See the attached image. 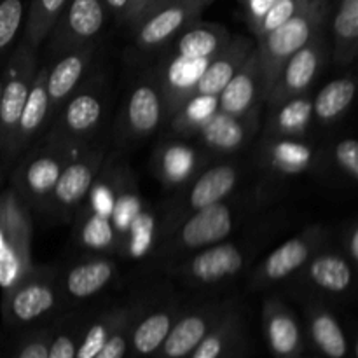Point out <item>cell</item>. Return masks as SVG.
<instances>
[{"label": "cell", "instance_id": "1", "mask_svg": "<svg viewBox=\"0 0 358 358\" xmlns=\"http://www.w3.org/2000/svg\"><path fill=\"white\" fill-rule=\"evenodd\" d=\"M252 206L254 203L250 201H229L227 198L184 217L166 233L159 234V243L156 247L157 257L175 262L185 255L226 241L243 222Z\"/></svg>", "mask_w": 358, "mask_h": 358}, {"label": "cell", "instance_id": "2", "mask_svg": "<svg viewBox=\"0 0 358 358\" xmlns=\"http://www.w3.org/2000/svg\"><path fill=\"white\" fill-rule=\"evenodd\" d=\"M34 219L20 192L7 185L0 191V290L3 297L34 271Z\"/></svg>", "mask_w": 358, "mask_h": 358}, {"label": "cell", "instance_id": "3", "mask_svg": "<svg viewBox=\"0 0 358 358\" xmlns=\"http://www.w3.org/2000/svg\"><path fill=\"white\" fill-rule=\"evenodd\" d=\"M329 16H331L329 0H315L299 14L255 41V55H257L262 79V98H266L283 63L294 52L324 35Z\"/></svg>", "mask_w": 358, "mask_h": 358}, {"label": "cell", "instance_id": "4", "mask_svg": "<svg viewBox=\"0 0 358 358\" xmlns=\"http://www.w3.org/2000/svg\"><path fill=\"white\" fill-rule=\"evenodd\" d=\"M105 93L100 86H86L66 98L52 115L45 143L76 156L90 145L91 136L103 121ZM49 122V124H51Z\"/></svg>", "mask_w": 358, "mask_h": 358}, {"label": "cell", "instance_id": "5", "mask_svg": "<svg viewBox=\"0 0 358 358\" xmlns=\"http://www.w3.org/2000/svg\"><path fill=\"white\" fill-rule=\"evenodd\" d=\"M37 51L20 42L9 55L2 72L0 91V171L10 164L14 135L30 93L31 80L37 73Z\"/></svg>", "mask_w": 358, "mask_h": 358}, {"label": "cell", "instance_id": "6", "mask_svg": "<svg viewBox=\"0 0 358 358\" xmlns=\"http://www.w3.org/2000/svg\"><path fill=\"white\" fill-rule=\"evenodd\" d=\"M255 248L240 241H220L171 262L170 273L192 285H219L240 276Z\"/></svg>", "mask_w": 358, "mask_h": 358}, {"label": "cell", "instance_id": "7", "mask_svg": "<svg viewBox=\"0 0 358 358\" xmlns=\"http://www.w3.org/2000/svg\"><path fill=\"white\" fill-rule=\"evenodd\" d=\"M240 180L241 166L234 161H220L203 168L184 189H180L175 203L168 208V217L161 224L159 234L166 233L184 217L233 196Z\"/></svg>", "mask_w": 358, "mask_h": 358}, {"label": "cell", "instance_id": "8", "mask_svg": "<svg viewBox=\"0 0 358 358\" xmlns=\"http://www.w3.org/2000/svg\"><path fill=\"white\" fill-rule=\"evenodd\" d=\"M105 157L107 152L103 147L87 145L86 149L77 152L63 168L45 210L62 220L76 219L87 199L98 173L103 168Z\"/></svg>", "mask_w": 358, "mask_h": 358}, {"label": "cell", "instance_id": "9", "mask_svg": "<svg viewBox=\"0 0 358 358\" xmlns=\"http://www.w3.org/2000/svg\"><path fill=\"white\" fill-rule=\"evenodd\" d=\"M327 229L322 226H310L297 233L290 240L269 252L257 266L250 276V285L254 289L282 283L303 271L311 257L327 243Z\"/></svg>", "mask_w": 358, "mask_h": 358}, {"label": "cell", "instance_id": "10", "mask_svg": "<svg viewBox=\"0 0 358 358\" xmlns=\"http://www.w3.org/2000/svg\"><path fill=\"white\" fill-rule=\"evenodd\" d=\"M72 157V154L65 152L59 147L44 142V145L28 154L17 164L10 185L20 192L21 198L30 205L31 210L48 208L52 189L63 168Z\"/></svg>", "mask_w": 358, "mask_h": 358}, {"label": "cell", "instance_id": "11", "mask_svg": "<svg viewBox=\"0 0 358 358\" xmlns=\"http://www.w3.org/2000/svg\"><path fill=\"white\" fill-rule=\"evenodd\" d=\"M208 6L205 0H171L152 7L131 24L135 44L143 51L164 48L185 27L199 20Z\"/></svg>", "mask_w": 358, "mask_h": 358}, {"label": "cell", "instance_id": "12", "mask_svg": "<svg viewBox=\"0 0 358 358\" xmlns=\"http://www.w3.org/2000/svg\"><path fill=\"white\" fill-rule=\"evenodd\" d=\"M107 14L103 0H69L48 37L52 55L94 45L107 23Z\"/></svg>", "mask_w": 358, "mask_h": 358}, {"label": "cell", "instance_id": "13", "mask_svg": "<svg viewBox=\"0 0 358 358\" xmlns=\"http://www.w3.org/2000/svg\"><path fill=\"white\" fill-rule=\"evenodd\" d=\"M327 58V45L324 35L311 41L297 52H294L276 73L264 101L273 107L282 101L310 93L311 84L320 73Z\"/></svg>", "mask_w": 358, "mask_h": 358}, {"label": "cell", "instance_id": "14", "mask_svg": "<svg viewBox=\"0 0 358 358\" xmlns=\"http://www.w3.org/2000/svg\"><path fill=\"white\" fill-rule=\"evenodd\" d=\"M166 121L163 94L154 76L138 80L129 91L122 108V133L131 142L152 136Z\"/></svg>", "mask_w": 358, "mask_h": 358}, {"label": "cell", "instance_id": "15", "mask_svg": "<svg viewBox=\"0 0 358 358\" xmlns=\"http://www.w3.org/2000/svg\"><path fill=\"white\" fill-rule=\"evenodd\" d=\"M261 110H254L245 115H229L217 110L210 121L196 133L203 150L217 156H233L243 150L259 131Z\"/></svg>", "mask_w": 358, "mask_h": 358}, {"label": "cell", "instance_id": "16", "mask_svg": "<svg viewBox=\"0 0 358 358\" xmlns=\"http://www.w3.org/2000/svg\"><path fill=\"white\" fill-rule=\"evenodd\" d=\"M205 166V150H199L180 136L161 142L152 157V170L157 180L173 191L184 189Z\"/></svg>", "mask_w": 358, "mask_h": 358}, {"label": "cell", "instance_id": "17", "mask_svg": "<svg viewBox=\"0 0 358 358\" xmlns=\"http://www.w3.org/2000/svg\"><path fill=\"white\" fill-rule=\"evenodd\" d=\"M208 62L210 59L184 58V56L164 52L154 77H156L161 94H163L166 121L189 96L194 94L196 84H198L201 73L205 72Z\"/></svg>", "mask_w": 358, "mask_h": 358}, {"label": "cell", "instance_id": "18", "mask_svg": "<svg viewBox=\"0 0 358 358\" xmlns=\"http://www.w3.org/2000/svg\"><path fill=\"white\" fill-rule=\"evenodd\" d=\"M56 283L58 278L49 269L35 266L34 271L3 297L10 317L20 322H31L51 311L58 297Z\"/></svg>", "mask_w": 358, "mask_h": 358}, {"label": "cell", "instance_id": "19", "mask_svg": "<svg viewBox=\"0 0 358 358\" xmlns=\"http://www.w3.org/2000/svg\"><path fill=\"white\" fill-rule=\"evenodd\" d=\"M320 152L304 138L266 136L259 147V164L278 177H297L318 166Z\"/></svg>", "mask_w": 358, "mask_h": 358}, {"label": "cell", "instance_id": "20", "mask_svg": "<svg viewBox=\"0 0 358 358\" xmlns=\"http://www.w3.org/2000/svg\"><path fill=\"white\" fill-rule=\"evenodd\" d=\"M254 51V38H247L245 35H231L229 42L206 63L205 72L196 84L194 94L217 96L233 79L234 73L247 63Z\"/></svg>", "mask_w": 358, "mask_h": 358}, {"label": "cell", "instance_id": "21", "mask_svg": "<svg viewBox=\"0 0 358 358\" xmlns=\"http://www.w3.org/2000/svg\"><path fill=\"white\" fill-rule=\"evenodd\" d=\"M93 55L94 45L70 49L63 55H58V59L51 69H45V90L51 107V119L63 101L72 96L80 86Z\"/></svg>", "mask_w": 358, "mask_h": 358}, {"label": "cell", "instance_id": "22", "mask_svg": "<svg viewBox=\"0 0 358 358\" xmlns=\"http://www.w3.org/2000/svg\"><path fill=\"white\" fill-rule=\"evenodd\" d=\"M219 110L229 115H245L259 110L262 98V79L255 51L243 66L234 73L233 79L217 94Z\"/></svg>", "mask_w": 358, "mask_h": 358}, {"label": "cell", "instance_id": "23", "mask_svg": "<svg viewBox=\"0 0 358 358\" xmlns=\"http://www.w3.org/2000/svg\"><path fill=\"white\" fill-rule=\"evenodd\" d=\"M51 122V107H49L48 90H45V69H38L31 80L30 93L24 101L20 122L10 152V163L23 154L34 143L38 133Z\"/></svg>", "mask_w": 358, "mask_h": 358}, {"label": "cell", "instance_id": "24", "mask_svg": "<svg viewBox=\"0 0 358 358\" xmlns=\"http://www.w3.org/2000/svg\"><path fill=\"white\" fill-rule=\"evenodd\" d=\"M115 273H117V264L114 259L108 255L94 254L93 257L79 261L66 269L58 283H62L63 292L72 299H90L110 285L112 280L115 278Z\"/></svg>", "mask_w": 358, "mask_h": 358}, {"label": "cell", "instance_id": "25", "mask_svg": "<svg viewBox=\"0 0 358 358\" xmlns=\"http://www.w3.org/2000/svg\"><path fill=\"white\" fill-rule=\"evenodd\" d=\"M229 38L231 34L224 24L196 20L168 44L166 52L184 58L212 59L229 42Z\"/></svg>", "mask_w": 358, "mask_h": 358}, {"label": "cell", "instance_id": "26", "mask_svg": "<svg viewBox=\"0 0 358 358\" xmlns=\"http://www.w3.org/2000/svg\"><path fill=\"white\" fill-rule=\"evenodd\" d=\"M304 280L318 290L341 296L353 285V264L341 254L320 252L313 255L304 266Z\"/></svg>", "mask_w": 358, "mask_h": 358}, {"label": "cell", "instance_id": "27", "mask_svg": "<svg viewBox=\"0 0 358 358\" xmlns=\"http://www.w3.org/2000/svg\"><path fill=\"white\" fill-rule=\"evenodd\" d=\"M266 124V136L306 138L313 122V98L310 94L290 98L273 105Z\"/></svg>", "mask_w": 358, "mask_h": 358}, {"label": "cell", "instance_id": "28", "mask_svg": "<svg viewBox=\"0 0 358 358\" xmlns=\"http://www.w3.org/2000/svg\"><path fill=\"white\" fill-rule=\"evenodd\" d=\"M76 240L80 248L93 254H119V236L110 217L93 210H80L76 215Z\"/></svg>", "mask_w": 358, "mask_h": 358}, {"label": "cell", "instance_id": "29", "mask_svg": "<svg viewBox=\"0 0 358 358\" xmlns=\"http://www.w3.org/2000/svg\"><path fill=\"white\" fill-rule=\"evenodd\" d=\"M355 93L357 83L353 76L331 80L313 98V117L324 126L336 124L350 110Z\"/></svg>", "mask_w": 358, "mask_h": 358}, {"label": "cell", "instance_id": "30", "mask_svg": "<svg viewBox=\"0 0 358 358\" xmlns=\"http://www.w3.org/2000/svg\"><path fill=\"white\" fill-rule=\"evenodd\" d=\"M358 49V0H341L332 16V59L348 66Z\"/></svg>", "mask_w": 358, "mask_h": 358}, {"label": "cell", "instance_id": "31", "mask_svg": "<svg viewBox=\"0 0 358 358\" xmlns=\"http://www.w3.org/2000/svg\"><path fill=\"white\" fill-rule=\"evenodd\" d=\"M66 2L69 0H30L27 7V16H24L21 42L38 51V48L51 35Z\"/></svg>", "mask_w": 358, "mask_h": 358}, {"label": "cell", "instance_id": "32", "mask_svg": "<svg viewBox=\"0 0 358 358\" xmlns=\"http://www.w3.org/2000/svg\"><path fill=\"white\" fill-rule=\"evenodd\" d=\"M210 320L208 311H196L180 318L177 325L170 329L166 339L163 341L164 353L170 358H180L191 353L208 334Z\"/></svg>", "mask_w": 358, "mask_h": 358}, {"label": "cell", "instance_id": "33", "mask_svg": "<svg viewBox=\"0 0 358 358\" xmlns=\"http://www.w3.org/2000/svg\"><path fill=\"white\" fill-rule=\"evenodd\" d=\"M219 110L217 96H203V94H192L177 112L168 119L171 131L180 138H194L196 133L210 121L215 112Z\"/></svg>", "mask_w": 358, "mask_h": 358}, {"label": "cell", "instance_id": "34", "mask_svg": "<svg viewBox=\"0 0 358 358\" xmlns=\"http://www.w3.org/2000/svg\"><path fill=\"white\" fill-rule=\"evenodd\" d=\"M266 329L271 348L278 355H290L297 350L301 341L299 327L289 311L276 301H269L266 306Z\"/></svg>", "mask_w": 358, "mask_h": 358}, {"label": "cell", "instance_id": "35", "mask_svg": "<svg viewBox=\"0 0 358 358\" xmlns=\"http://www.w3.org/2000/svg\"><path fill=\"white\" fill-rule=\"evenodd\" d=\"M156 238V217L149 208L143 206L129 224L124 238L121 241L119 255L128 259H142L154 248Z\"/></svg>", "mask_w": 358, "mask_h": 358}, {"label": "cell", "instance_id": "36", "mask_svg": "<svg viewBox=\"0 0 358 358\" xmlns=\"http://www.w3.org/2000/svg\"><path fill=\"white\" fill-rule=\"evenodd\" d=\"M311 334L318 348L331 358H343L346 353V339L341 327L329 311H315L311 320Z\"/></svg>", "mask_w": 358, "mask_h": 358}, {"label": "cell", "instance_id": "37", "mask_svg": "<svg viewBox=\"0 0 358 358\" xmlns=\"http://www.w3.org/2000/svg\"><path fill=\"white\" fill-rule=\"evenodd\" d=\"M170 329L171 315L168 311H156V313L149 315L145 320L140 322L133 334V345H135L136 352L143 353V355L156 352L166 339Z\"/></svg>", "mask_w": 358, "mask_h": 358}, {"label": "cell", "instance_id": "38", "mask_svg": "<svg viewBox=\"0 0 358 358\" xmlns=\"http://www.w3.org/2000/svg\"><path fill=\"white\" fill-rule=\"evenodd\" d=\"M27 16V0H0V58L13 52Z\"/></svg>", "mask_w": 358, "mask_h": 358}, {"label": "cell", "instance_id": "39", "mask_svg": "<svg viewBox=\"0 0 358 358\" xmlns=\"http://www.w3.org/2000/svg\"><path fill=\"white\" fill-rule=\"evenodd\" d=\"M313 2L315 0H276L275 6H273L271 9L262 16V20L250 30L252 35H254V41L264 37L266 34H269V31H273L275 28H278L280 24L289 21L290 17L299 14L301 10H304Z\"/></svg>", "mask_w": 358, "mask_h": 358}, {"label": "cell", "instance_id": "40", "mask_svg": "<svg viewBox=\"0 0 358 358\" xmlns=\"http://www.w3.org/2000/svg\"><path fill=\"white\" fill-rule=\"evenodd\" d=\"M332 161L343 177L357 182L358 178V143L352 136L341 138L332 147Z\"/></svg>", "mask_w": 358, "mask_h": 358}, {"label": "cell", "instance_id": "41", "mask_svg": "<svg viewBox=\"0 0 358 358\" xmlns=\"http://www.w3.org/2000/svg\"><path fill=\"white\" fill-rule=\"evenodd\" d=\"M108 339V327L107 324H94L87 331L79 352H76V358H94L96 353L103 348L105 341Z\"/></svg>", "mask_w": 358, "mask_h": 358}, {"label": "cell", "instance_id": "42", "mask_svg": "<svg viewBox=\"0 0 358 358\" xmlns=\"http://www.w3.org/2000/svg\"><path fill=\"white\" fill-rule=\"evenodd\" d=\"M238 2H240L245 23L252 30L262 20V16L275 6L276 0H238Z\"/></svg>", "mask_w": 358, "mask_h": 358}, {"label": "cell", "instance_id": "43", "mask_svg": "<svg viewBox=\"0 0 358 358\" xmlns=\"http://www.w3.org/2000/svg\"><path fill=\"white\" fill-rule=\"evenodd\" d=\"M224 348V338L217 332L213 334H206L203 341L196 346V352L192 358H219Z\"/></svg>", "mask_w": 358, "mask_h": 358}, {"label": "cell", "instance_id": "44", "mask_svg": "<svg viewBox=\"0 0 358 358\" xmlns=\"http://www.w3.org/2000/svg\"><path fill=\"white\" fill-rule=\"evenodd\" d=\"M126 352V339L121 334L108 336L103 348L96 353L94 358H122Z\"/></svg>", "mask_w": 358, "mask_h": 358}, {"label": "cell", "instance_id": "45", "mask_svg": "<svg viewBox=\"0 0 358 358\" xmlns=\"http://www.w3.org/2000/svg\"><path fill=\"white\" fill-rule=\"evenodd\" d=\"M345 257L348 259L352 264H358V226L357 222L350 224L348 229L345 231Z\"/></svg>", "mask_w": 358, "mask_h": 358}, {"label": "cell", "instance_id": "46", "mask_svg": "<svg viewBox=\"0 0 358 358\" xmlns=\"http://www.w3.org/2000/svg\"><path fill=\"white\" fill-rule=\"evenodd\" d=\"M48 358H76V345L69 336H59L48 350Z\"/></svg>", "mask_w": 358, "mask_h": 358}, {"label": "cell", "instance_id": "47", "mask_svg": "<svg viewBox=\"0 0 358 358\" xmlns=\"http://www.w3.org/2000/svg\"><path fill=\"white\" fill-rule=\"evenodd\" d=\"M154 6V0H129L128 7V17H126V24H135L150 7Z\"/></svg>", "mask_w": 358, "mask_h": 358}, {"label": "cell", "instance_id": "48", "mask_svg": "<svg viewBox=\"0 0 358 358\" xmlns=\"http://www.w3.org/2000/svg\"><path fill=\"white\" fill-rule=\"evenodd\" d=\"M105 7L108 13L119 21V23L126 24V17H128V7L129 0H103Z\"/></svg>", "mask_w": 358, "mask_h": 358}, {"label": "cell", "instance_id": "49", "mask_svg": "<svg viewBox=\"0 0 358 358\" xmlns=\"http://www.w3.org/2000/svg\"><path fill=\"white\" fill-rule=\"evenodd\" d=\"M17 358H48V346L41 341H35L31 345L24 346V350Z\"/></svg>", "mask_w": 358, "mask_h": 358}, {"label": "cell", "instance_id": "50", "mask_svg": "<svg viewBox=\"0 0 358 358\" xmlns=\"http://www.w3.org/2000/svg\"><path fill=\"white\" fill-rule=\"evenodd\" d=\"M164 2H171V0H154V6H152V7L159 6V3H164ZM205 2L212 3V2H215V0H205ZM152 7H150V9H152ZM150 9H149V10H150Z\"/></svg>", "mask_w": 358, "mask_h": 358}, {"label": "cell", "instance_id": "51", "mask_svg": "<svg viewBox=\"0 0 358 358\" xmlns=\"http://www.w3.org/2000/svg\"><path fill=\"white\" fill-rule=\"evenodd\" d=\"M0 91H2V77H0Z\"/></svg>", "mask_w": 358, "mask_h": 358}, {"label": "cell", "instance_id": "52", "mask_svg": "<svg viewBox=\"0 0 358 358\" xmlns=\"http://www.w3.org/2000/svg\"><path fill=\"white\" fill-rule=\"evenodd\" d=\"M0 177H2V171H0Z\"/></svg>", "mask_w": 358, "mask_h": 358}]
</instances>
